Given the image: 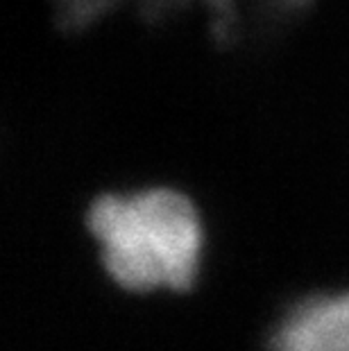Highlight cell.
Instances as JSON below:
<instances>
[{
  "label": "cell",
  "instance_id": "1",
  "mask_svg": "<svg viewBox=\"0 0 349 351\" xmlns=\"http://www.w3.org/2000/svg\"><path fill=\"white\" fill-rule=\"evenodd\" d=\"M100 243L107 274L132 293L175 290L195 283L202 227L193 202L180 191L152 189L136 195H100L86 213Z\"/></svg>",
  "mask_w": 349,
  "mask_h": 351
},
{
  "label": "cell",
  "instance_id": "2",
  "mask_svg": "<svg viewBox=\"0 0 349 351\" xmlns=\"http://www.w3.org/2000/svg\"><path fill=\"white\" fill-rule=\"evenodd\" d=\"M268 351H349V290L297 302L274 326Z\"/></svg>",
  "mask_w": 349,
  "mask_h": 351
}]
</instances>
